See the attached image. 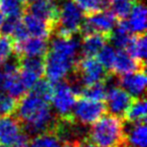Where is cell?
Masks as SVG:
<instances>
[{
    "instance_id": "1",
    "label": "cell",
    "mask_w": 147,
    "mask_h": 147,
    "mask_svg": "<svg viewBox=\"0 0 147 147\" xmlns=\"http://www.w3.org/2000/svg\"><path fill=\"white\" fill-rule=\"evenodd\" d=\"M81 40L76 36L57 34L51 41L45 61V74L53 84L63 81L78 63Z\"/></svg>"
},
{
    "instance_id": "2",
    "label": "cell",
    "mask_w": 147,
    "mask_h": 147,
    "mask_svg": "<svg viewBox=\"0 0 147 147\" xmlns=\"http://www.w3.org/2000/svg\"><path fill=\"white\" fill-rule=\"evenodd\" d=\"M15 112L22 130L28 136L53 131L57 123L55 113L49 102L32 93L21 97Z\"/></svg>"
},
{
    "instance_id": "3",
    "label": "cell",
    "mask_w": 147,
    "mask_h": 147,
    "mask_svg": "<svg viewBox=\"0 0 147 147\" xmlns=\"http://www.w3.org/2000/svg\"><path fill=\"white\" fill-rule=\"evenodd\" d=\"M89 138L97 147H124L127 145L124 124L120 117L103 115L92 124Z\"/></svg>"
},
{
    "instance_id": "4",
    "label": "cell",
    "mask_w": 147,
    "mask_h": 147,
    "mask_svg": "<svg viewBox=\"0 0 147 147\" xmlns=\"http://www.w3.org/2000/svg\"><path fill=\"white\" fill-rule=\"evenodd\" d=\"M84 22V11L74 0H63L59 5L57 23L55 28L63 36L73 35L81 29Z\"/></svg>"
},
{
    "instance_id": "5",
    "label": "cell",
    "mask_w": 147,
    "mask_h": 147,
    "mask_svg": "<svg viewBox=\"0 0 147 147\" xmlns=\"http://www.w3.org/2000/svg\"><path fill=\"white\" fill-rule=\"evenodd\" d=\"M51 100V109L59 119H71L74 107L77 102V96L71 86L67 81L55 83Z\"/></svg>"
},
{
    "instance_id": "6",
    "label": "cell",
    "mask_w": 147,
    "mask_h": 147,
    "mask_svg": "<svg viewBox=\"0 0 147 147\" xmlns=\"http://www.w3.org/2000/svg\"><path fill=\"white\" fill-rule=\"evenodd\" d=\"M76 79L84 87L104 82L107 79V71L94 57H85L79 59L76 67Z\"/></svg>"
},
{
    "instance_id": "7",
    "label": "cell",
    "mask_w": 147,
    "mask_h": 147,
    "mask_svg": "<svg viewBox=\"0 0 147 147\" xmlns=\"http://www.w3.org/2000/svg\"><path fill=\"white\" fill-rule=\"evenodd\" d=\"M105 113L106 106L102 101H93L84 97L75 104L71 119L83 126H88L96 122Z\"/></svg>"
},
{
    "instance_id": "8",
    "label": "cell",
    "mask_w": 147,
    "mask_h": 147,
    "mask_svg": "<svg viewBox=\"0 0 147 147\" xmlns=\"http://www.w3.org/2000/svg\"><path fill=\"white\" fill-rule=\"evenodd\" d=\"M28 142V135L17 119L6 116L0 119V143L7 147H19Z\"/></svg>"
},
{
    "instance_id": "9",
    "label": "cell",
    "mask_w": 147,
    "mask_h": 147,
    "mask_svg": "<svg viewBox=\"0 0 147 147\" xmlns=\"http://www.w3.org/2000/svg\"><path fill=\"white\" fill-rule=\"evenodd\" d=\"M115 25H116L115 15L109 11L100 10L90 13L86 20L83 22L81 30L84 35L90 33H102L107 36L110 34Z\"/></svg>"
},
{
    "instance_id": "10",
    "label": "cell",
    "mask_w": 147,
    "mask_h": 147,
    "mask_svg": "<svg viewBox=\"0 0 147 147\" xmlns=\"http://www.w3.org/2000/svg\"><path fill=\"white\" fill-rule=\"evenodd\" d=\"M106 110L110 114L117 117H124L127 109L129 108L131 102H132V97L121 87L116 85H111L107 86V94H106Z\"/></svg>"
},
{
    "instance_id": "11",
    "label": "cell",
    "mask_w": 147,
    "mask_h": 147,
    "mask_svg": "<svg viewBox=\"0 0 147 147\" xmlns=\"http://www.w3.org/2000/svg\"><path fill=\"white\" fill-rule=\"evenodd\" d=\"M120 76L121 77L117 81L120 84L121 88L124 89L131 97L134 98L144 97L147 83L145 69H137Z\"/></svg>"
},
{
    "instance_id": "12",
    "label": "cell",
    "mask_w": 147,
    "mask_h": 147,
    "mask_svg": "<svg viewBox=\"0 0 147 147\" xmlns=\"http://www.w3.org/2000/svg\"><path fill=\"white\" fill-rule=\"evenodd\" d=\"M49 49L47 40L34 36H28L20 41H14V53L17 57H38L45 55Z\"/></svg>"
},
{
    "instance_id": "13",
    "label": "cell",
    "mask_w": 147,
    "mask_h": 147,
    "mask_svg": "<svg viewBox=\"0 0 147 147\" xmlns=\"http://www.w3.org/2000/svg\"><path fill=\"white\" fill-rule=\"evenodd\" d=\"M28 12L51 24L55 29L59 5L53 0H33L28 7Z\"/></svg>"
},
{
    "instance_id": "14",
    "label": "cell",
    "mask_w": 147,
    "mask_h": 147,
    "mask_svg": "<svg viewBox=\"0 0 147 147\" xmlns=\"http://www.w3.org/2000/svg\"><path fill=\"white\" fill-rule=\"evenodd\" d=\"M22 23L29 36L47 39L53 30V26L49 22L34 16L31 13H26L23 16Z\"/></svg>"
},
{
    "instance_id": "15",
    "label": "cell",
    "mask_w": 147,
    "mask_h": 147,
    "mask_svg": "<svg viewBox=\"0 0 147 147\" xmlns=\"http://www.w3.org/2000/svg\"><path fill=\"white\" fill-rule=\"evenodd\" d=\"M140 69H145V63L135 59L125 49H117L116 57L111 71L116 75H124Z\"/></svg>"
},
{
    "instance_id": "16",
    "label": "cell",
    "mask_w": 147,
    "mask_h": 147,
    "mask_svg": "<svg viewBox=\"0 0 147 147\" xmlns=\"http://www.w3.org/2000/svg\"><path fill=\"white\" fill-rule=\"evenodd\" d=\"M146 8L143 3H137L132 6L125 20L131 33L141 34L146 30Z\"/></svg>"
},
{
    "instance_id": "17",
    "label": "cell",
    "mask_w": 147,
    "mask_h": 147,
    "mask_svg": "<svg viewBox=\"0 0 147 147\" xmlns=\"http://www.w3.org/2000/svg\"><path fill=\"white\" fill-rule=\"evenodd\" d=\"M128 123V128L124 126L126 143H128L130 147H146L147 128L145 122Z\"/></svg>"
},
{
    "instance_id": "18",
    "label": "cell",
    "mask_w": 147,
    "mask_h": 147,
    "mask_svg": "<svg viewBox=\"0 0 147 147\" xmlns=\"http://www.w3.org/2000/svg\"><path fill=\"white\" fill-rule=\"evenodd\" d=\"M108 38V37H107ZM106 35L102 33H90L81 41V51L85 57H95L106 45Z\"/></svg>"
},
{
    "instance_id": "19",
    "label": "cell",
    "mask_w": 147,
    "mask_h": 147,
    "mask_svg": "<svg viewBox=\"0 0 147 147\" xmlns=\"http://www.w3.org/2000/svg\"><path fill=\"white\" fill-rule=\"evenodd\" d=\"M108 36L112 42V45L116 49H126L132 38L131 31L129 30L124 19H122V21L118 24L116 23Z\"/></svg>"
},
{
    "instance_id": "20",
    "label": "cell",
    "mask_w": 147,
    "mask_h": 147,
    "mask_svg": "<svg viewBox=\"0 0 147 147\" xmlns=\"http://www.w3.org/2000/svg\"><path fill=\"white\" fill-rule=\"evenodd\" d=\"M147 113V103L144 97L135 98L132 100L129 108L127 109L124 117L128 122L137 123V122H145Z\"/></svg>"
},
{
    "instance_id": "21",
    "label": "cell",
    "mask_w": 147,
    "mask_h": 147,
    "mask_svg": "<svg viewBox=\"0 0 147 147\" xmlns=\"http://www.w3.org/2000/svg\"><path fill=\"white\" fill-rule=\"evenodd\" d=\"M125 51L135 59L142 63H145V59L147 55V41L144 33L137 34L134 37L132 36Z\"/></svg>"
},
{
    "instance_id": "22",
    "label": "cell",
    "mask_w": 147,
    "mask_h": 147,
    "mask_svg": "<svg viewBox=\"0 0 147 147\" xmlns=\"http://www.w3.org/2000/svg\"><path fill=\"white\" fill-rule=\"evenodd\" d=\"M19 69L41 78L45 74V61L38 57H19Z\"/></svg>"
},
{
    "instance_id": "23",
    "label": "cell",
    "mask_w": 147,
    "mask_h": 147,
    "mask_svg": "<svg viewBox=\"0 0 147 147\" xmlns=\"http://www.w3.org/2000/svg\"><path fill=\"white\" fill-rule=\"evenodd\" d=\"M61 143L53 131H47L34 135L29 144L31 147H63Z\"/></svg>"
},
{
    "instance_id": "24",
    "label": "cell",
    "mask_w": 147,
    "mask_h": 147,
    "mask_svg": "<svg viewBox=\"0 0 147 147\" xmlns=\"http://www.w3.org/2000/svg\"><path fill=\"white\" fill-rule=\"evenodd\" d=\"M0 12L6 17H20L23 12L21 0H0Z\"/></svg>"
},
{
    "instance_id": "25",
    "label": "cell",
    "mask_w": 147,
    "mask_h": 147,
    "mask_svg": "<svg viewBox=\"0 0 147 147\" xmlns=\"http://www.w3.org/2000/svg\"><path fill=\"white\" fill-rule=\"evenodd\" d=\"M107 94V87L104 82L96 83V84L87 86L83 89L82 96L85 98L90 99L93 101H103L106 98Z\"/></svg>"
},
{
    "instance_id": "26",
    "label": "cell",
    "mask_w": 147,
    "mask_h": 147,
    "mask_svg": "<svg viewBox=\"0 0 147 147\" xmlns=\"http://www.w3.org/2000/svg\"><path fill=\"white\" fill-rule=\"evenodd\" d=\"M30 90L33 95L39 97V98L47 101V102H49L51 94H53V83L49 82V80L39 79V80L33 85Z\"/></svg>"
},
{
    "instance_id": "27",
    "label": "cell",
    "mask_w": 147,
    "mask_h": 147,
    "mask_svg": "<svg viewBox=\"0 0 147 147\" xmlns=\"http://www.w3.org/2000/svg\"><path fill=\"white\" fill-rule=\"evenodd\" d=\"M83 11L93 13L96 11L105 10L110 6L111 0H74Z\"/></svg>"
},
{
    "instance_id": "28",
    "label": "cell",
    "mask_w": 147,
    "mask_h": 147,
    "mask_svg": "<svg viewBox=\"0 0 147 147\" xmlns=\"http://www.w3.org/2000/svg\"><path fill=\"white\" fill-rule=\"evenodd\" d=\"M116 53H117V49L114 47L105 45L103 47V49L97 55H98V61L102 63L105 69L111 71L113 63H114L115 61V57H116Z\"/></svg>"
},
{
    "instance_id": "29",
    "label": "cell",
    "mask_w": 147,
    "mask_h": 147,
    "mask_svg": "<svg viewBox=\"0 0 147 147\" xmlns=\"http://www.w3.org/2000/svg\"><path fill=\"white\" fill-rule=\"evenodd\" d=\"M110 6L115 17L125 19L128 16L133 5L131 3V0H111Z\"/></svg>"
},
{
    "instance_id": "30",
    "label": "cell",
    "mask_w": 147,
    "mask_h": 147,
    "mask_svg": "<svg viewBox=\"0 0 147 147\" xmlns=\"http://www.w3.org/2000/svg\"><path fill=\"white\" fill-rule=\"evenodd\" d=\"M16 107V99L5 92L0 93V116H10L13 113H15Z\"/></svg>"
},
{
    "instance_id": "31",
    "label": "cell",
    "mask_w": 147,
    "mask_h": 147,
    "mask_svg": "<svg viewBox=\"0 0 147 147\" xmlns=\"http://www.w3.org/2000/svg\"><path fill=\"white\" fill-rule=\"evenodd\" d=\"M14 53V41L7 35H0V65L9 59Z\"/></svg>"
},
{
    "instance_id": "32",
    "label": "cell",
    "mask_w": 147,
    "mask_h": 147,
    "mask_svg": "<svg viewBox=\"0 0 147 147\" xmlns=\"http://www.w3.org/2000/svg\"><path fill=\"white\" fill-rule=\"evenodd\" d=\"M20 21V17H7L6 19H4L1 24V27H0L2 34L7 35V36H12Z\"/></svg>"
},
{
    "instance_id": "33",
    "label": "cell",
    "mask_w": 147,
    "mask_h": 147,
    "mask_svg": "<svg viewBox=\"0 0 147 147\" xmlns=\"http://www.w3.org/2000/svg\"><path fill=\"white\" fill-rule=\"evenodd\" d=\"M78 147H97L93 142L88 140H83L78 144Z\"/></svg>"
},
{
    "instance_id": "34",
    "label": "cell",
    "mask_w": 147,
    "mask_h": 147,
    "mask_svg": "<svg viewBox=\"0 0 147 147\" xmlns=\"http://www.w3.org/2000/svg\"><path fill=\"white\" fill-rule=\"evenodd\" d=\"M79 143H65V145H63V147H78Z\"/></svg>"
},
{
    "instance_id": "35",
    "label": "cell",
    "mask_w": 147,
    "mask_h": 147,
    "mask_svg": "<svg viewBox=\"0 0 147 147\" xmlns=\"http://www.w3.org/2000/svg\"><path fill=\"white\" fill-rule=\"evenodd\" d=\"M3 20H4V15L0 12V27H1V24H2Z\"/></svg>"
},
{
    "instance_id": "36",
    "label": "cell",
    "mask_w": 147,
    "mask_h": 147,
    "mask_svg": "<svg viewBox=\"0 0 147 147\" xmlns=\"http://www.w3.org/2000/svg\"><path fill=\"white\" fill-rule=\"evenodd\" d=\"M19 147H31V146H30V144H29V142H26V143H24V144L20 145Z\"/></svg>"
},
{
    "instance_id": "37",
    "label": "cell",
    "mask_w": 147,
    "mask_h": 147,
    "mask_svg": "<svg viewBox=\"0 0 147 147\" xmlns=\"http://www.w3.org/2000/svg\"><path fill=\"white\" fill-rule=\"evenodd\" d=\"M0 147H7L6 145H4V144H2V143H0Z\"/></svg>"
},
{
    "instance_id": "38",
    "label": "cell",
    "mask_w": 147,
    "mask_h": 147,
    "mask_svg": "<svg viewBox=\"0 0 147 147\" xmlns=\"http://www.w3.org/2000/svg\"><path fill=\"white\" fill-rule=\"evenodd\" d=\"M21 1H25L26 2V1H33V0H21Z\"/></svg>"
},
{
    "instance_id": "39",
    "label": "cell",
    "mask_w": 147,
    "mask_h": 147,
    "mask_svg": "<svg viewBox=\"0 0 147 147\" xmlns=\"http://www.w3.org/2000/svg\"><path fill=\"white\" fill-rule=\"evenodd\" d=\"M124 147H127V145H126V146H124Z\"/></svg>"
},
{
    "instance_id": "40",
    "label": "cell",
    "mask_w": 147,
    "mask_h": 147,
    "mask_svg": "<svg viewBox=\"0 0 147 147\" xmlns=\"http://www.w3.org/2000/svg\"><path fill=\"white\" fill-rule=\"evenodd\" d=\"M131 1H132V0H131Z\"/></svg>"
}]
</instances>
